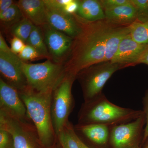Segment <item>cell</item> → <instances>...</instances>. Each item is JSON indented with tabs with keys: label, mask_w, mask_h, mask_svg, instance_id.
Listing matches in <instances>:
<instances>
[{
	"label": "cell",
	"mask_w": 148,
	"mask_h": 148,
	"mask_svg": "<svg viewBox=\"0 0 148 148\" xmlns=\"http://www.w3.org/2000/svg\"><path fill=\"white\" fill-rule=\"evenodd\" d=\"M75 15L81 26V31L73 39L71 50L64 65L66 73L76 77L84 69L103 62L106 42L116 25L106 19L90 22Z\"/></svg>",
	"instance_id": "obj_1"
},
{
	"label": "cell",
	"mask_w": 148,
	"mask_h": 148,
	"mask_svg": "<svg viewBox=\"0 0 148 148\" xmlns=\"http://www.w3.org/2000/svg\"><path fill=\"white\" fill-rule=\"evenodd\" d=\"M18 92L26 106L28 116L34 125L41 147H53L57 143V138L51 112L52 92H38L29 87Z\"/></svg>",
	"instance_id": "obj_2"
},
{
	"label": "cell",
	"mask_w": 148,
	"mask_h": 148,
	"mask_svg": "<svg viewBox=\"0 0 148 148\" xmlns=\"http://www.w3.org/2000/svg\"><path fill=\"white\" fill-rule=\"evenodd\" d=\"M143 114V111L117 106L103 93L83 103L79 112L77 124H100L111 127L135 120Z\"/></svg>",
	"instance_id": "obj_3"
},
{
	"label": "cell",
	"mask_w": 148,
	"mask_h": 148,
	"mask_svg": "<svg viewBox=\"0 0 148 148\" xmlns=\"http://www.w3.org/2000/svg\"><path fill=\"white\" fill-rule=\"evenodd\" d=\"M23 69L28 87L44 93L52 92L66 74L64 65L49 59L38 64L24 62Z\"/></svg>",
	"instance_id": "obj_4"
},
{
	"label": "cell",
	"mask_w": 148,
	"mask_h": 148,
	"mask_svg": "<svg viewBox=\"0 0 148 148\" xmlns=\"http://www.w3.org/2000/svg\"><path fill=\"white\" fill-rule=\"evenodd\" d=\"M76 79L75 76L66 73L52 92L51 112L53 129L57 137L69 122V115L75 106L72 88Z\"/></svg>",
	"instance_id": "obj_5"
},
{
	"label": "cell",
	"mask_w": 148,
	"mask_h": 148,
	"mask_svg": "<svg viewBox=\"0 0 148 148\" xmlns=\"http://www.w3.org/2000/svg\"><path fill=\"white\" fill-rule=\"evenodd\" d=\"M124 68L111 61H104L84 69L77 75L84 102L90 101L103 93L104 86L115 72Z\"/></svg>",
	"instance_id": "obj_6"
},
{
	"label": "cell",
	"mask_w": 148,
	"mask_h": 148,
	"mask_svg": "<svg viewBox=\"0 0 148 148\" xmlns=\"http://www.w3.org/2000/svg\"><path fill=\"white\" fill-rule=\"evenodd\" d=\"M24 61L12 52L3 35H0V72L4 81L18 91L28 87L23 71Z\"/></svg>",
	"instance_id": "obj_7"
},
{
	"label": "cell",
	"mask_w": 148,
	"mask_h": 148,
	"mask_svg": "<svg viewBox=\"0 0 148 148\" xmlns=\"http://www.w3.org/2000/svg\"><path fill=\"white\" fill-rule=\"evenodd\" d=\"M145 123L143 113L135 120L111 127L109 143L111 148H140Z\"/></svg>",
	"instance_id": "obj_8"
},
{
	"label": "cell",
	"mask_w": 148,
	"mask_h": 148,
	"mask_svg": "<svg viewBox=\"0 0 148 148\" xmlns=\"http://www.w3.org/2000/svg\"><path fill=\"white\" fill-rule=\"evenodd\" d=\"M26 123L0 111V128L8 132L12 137L14 148H41L37 137L29 131Z\"/></svg>",
	"instance_id": "obj_9"
},
{
	"label": "cell",
	"mask_w": 148,
	"mask_h": 148,
	"mask_svg": "<svg viewBox=\"0 0 148 148\" xmlns=\"http://www.w3.org/2000/svg\"><path fill=\"white\" fill-rule=\"evenodd\" d=\"M41 27L50 60L64 65L69 57L73 39L47 24Z\"/></svg>",
	"instance_id": "obj_10"
},
{
	"label": "cell",
	"mask_w": 148,
	"mask_h": 148,
	"mask_svg": "<svg viewBox=\"0 0 148 148\" xmlns=\"http://www.w3.org/2000/svg\"><path fill=\"white\" fill-rule=\"evenodd\" d=\"M46 8L47 24L53 29L73 39L81 31V26L75 14H69L63 10L51 5L44 0Z\"/></svg>",
	"instance_id": "obj_11"
},
{
	"label": "cell",
	"mask_w": 148,
	"mask_h": 148,
	"mask_svg": "<svg viewBox=\"0 0 148 148\" xmlns=\"http://www.w3.org/2000/svg\"><path fill=\"white\" fill-rule=\"evenodd\" d=\"M1 110L21 121L26 123L29 119L25 104L18 90L0 78Z\"/></svg>",
	"instance_id": "obj_12"
},
{
	"label": "cell",
	"mask_w": 148,
	"mask_h": 148,
	"mask_svg": "<svg viewBox=\"0 0 148 148\" xmlns=\"http://www.w3.org/2000/svg\"><path fill=\"white\" fill-rule=\"evenodd\" d=\"M147 45L136 42L130 34L122 40L111 61L114 64L122 65L124 68L138 64Z\"/></svg>",
	"instance_id": "obj_13"
},
{
	"label": "cell",
	"mask_w": 148,
	"mask_h": 148,
	"mask_svg": "<svg viewBox=\"0 0 148 148\" xmlns=\"http://www.w3.org/2000/svg\"><path fill=\"white\" fill-rule=\"evenodd\" d=\"M17 3L23 16L35 26L42 27L47 24L44 0H19Z\"/></svg>",
	"instance_id": "obj_14"
},
{
	"label": "cell",
	"mask_w": 148,
	"mask_h": 148,
	"mask_svg": "<svg viewBox=\"0 0 148 148\" xmlns=\"http://www.w3.org/2000/svg\"><path fill=\"white\" fill-rule=\"evenodd\" d=\"M104 12L106 20L116 26H129L137 20V11L130 0L125 4Z\"/></svg>",
	"instance_id": "obj_15"
},
{
	"label": "cell",
	"mask_w": 148,
	"mask_h": 148,
	"mask_svg": "<svg viewBox=\"0 0 148 148\" xmlns=\"http://www.w3.org/2000/svg\"><path fill=\"white\" fill-rule=\"evenodd\" d=\"M74 127L75 131H78L95 145L105 146L109 144L111 127L108 126L100 124H77Z\"/></svg>",
	"instance_id": "obj_16"
},
{
	"label": "cell",
	"mask_w": 148,
	"mask_h": 148,
	"mask_svg": "<svg viewBox=\"0 0 148 148\" xmlns=\"http://www.w3.org/2000/svg\"><path fill=\"white\" fill-rule=\"evenodd\" d=\"M79 6L76 15L90 22L106 19L105 12L98 0H78Z\"/></svg>",
	"instance_id": "obj_17"
},
{
	"label": "cell",
	"mask_w": 148,
	"mask_h": 148,
	"mask_svg": "<svg viewBox=\"0 0 148 148\" xmlns=\"http://www.w3.org/2000/svg\"><path fill=\"white\" fill-rule=\"evenodd\" d=\"M130 34L129 26H115L109 35L106 42L104 61H111L115 55L123 40Z\"/></svg>",
	"instance_id": "obj_18"
},
{
	"label": "cell",
	"mask_w": 148,
	"mask_h": 148,
	"mask_svg": "<svg viewBox=\"0 0 148 148\" xmlns=\"http://www.w3.org/2000/svg\"><path fill=\"white\" fill-rule=\"evenodd\" d=\"M26 44L29 45L34 48L42 58L50 60V56L45 41L43 33L40 27L34 25Z\"/></svg>",
	"instance_id": "obj_19"
},
{
	"label": "cell",
	"mask_w": 148,
	"mask_h": 148,
	"mask_svg": "<svg viewBox=\"0 0 148 148\" xmlns=\"http://www.w3.org/2000/svg\"><path fill=\"white\" fill-rule=\"evenodd\" d=\"M34 26L32 21L24 16L8 30L12 37L20 39L26 44Z\"/></svg>",
	"instance_id": "obj_20"
},
{
	"label": "cell",
	"mask_w": 148,
	"mask_h": 148,
	"mask_svg": "<svg viewBox=\"0 0 148 148\" xmlns=\"http://www.w3.org/2000/svg\"><path fill=\"white\" fill-rule=\"evenodd\" d=\"M24 17L17 2L11 7L0 13L1 25L8 29Z\"/></svg>",
	"instance_id": "obj_21"
},
{
	"label": "cell",
	"mask_w": 148,
	"mask_h": 148,
	"mask_svg": "<svg viewBox=\"0 0 148 148\" xmlns=\"http://www.w3.org/2000/svg\"><path fill=\"white\" fill-rule=\"evenodd\" d=\"M130 27L132 39L141 44L148 45V21L144 23L136 21Z\"/></svg>",
	"instance_id": "obj_22"
},
{
	"label": "cell",
	"mask_w": 148,
	"mask_h": 148,
	"mask_svg": "<svg viewBox=\"0 0 148 148\" xmlns=\"http://www.w3.org/2000/svg\"><path fill=\"white\" fill-rule=\"evenodd\" d=\"M74 127L69 122L57 136V141L61 148H80L74 137Z\"/></svg>",
	"instance_id": "obj_23"
},
{
	"label": "cell",
	"mask_w": 148,
	"mask_h": 148,
	"mask_svg": "<svg viewBox=\"0 0 148 148\" xmlns=\"http://www.w3.org/2000/svg\"><path fill=\"white\" fill-rule=\"evenodd\" d=\"M137 11L136 21L145 22L148 21V0H130Z\"/></svg>",
	"instance_id": "obj_24"
},
{
	"label": "cell",
	"mask_w": 148,
	"mask_h": 148,
	"mask_svg": "<svg viewBox=\"0 0 148 148\" xmlns=\"http://www.w3.org/2000/svg\"><path fill=\"white\" fill-rule=\"evenodd\" d=\"M18 56L19 58L24 62L42 58L34 48L28 44L25 45L23 50Z\"/></svg>",
	"instance_id": "obj_25"
},
{
	"label": "cell",
	"mask_w": 148,
	"mask_h": 148,
	"mask_svg": "<svg viewBox=\"0 0 148 148\" xmlns=\"http://www.w3.org/2000/svg\"><path fill=\"white\" fill-rule=\"evenodd\" d=\"M0 148H14L11 135L1 128H0Z\"/></svg>",
	"instance_id": "obj_26"
},
{
	"label": "cell",
	"mask_w": 148,
	"mask_h": 148,
	"mask_svg": "<svg viewBox=\"0 0 148 148\" xmlns=\"http://www.w3.org/2000/svg\"><path fill=\"white\" fill-rule=\"evenodd\" d=\"M143 113L145 117V126L144 130V134L142 143H144L148 138V89L143 99Z\"/></svg>",
	"instance_id": "obj_27"
},
{
	"label": "cell",
	"mask_w": 148,
	"mask_h": 148,
	"mask_svg": "<svg viewBox=\"0 0 148 148\" xmlns=\"http://www.w3.org/2000/svg\"><path fill=\"white\" fill-rule=\"evenodd\" d=\"M100 2L104 10L115 8L129 2L130 0H100Z\"/></svg>",
	"instance_id": "obj_28"
},
{
	"label": "cell",
	"mask_w": 148,
	"mask_h": 148,
	"mask_svg": "<svg viewBox=\"0 0 148 148\" xmlns=\"http://www.w3.org/2000/svg\"><path fill=\"white\" fill-rule=\"evenodd\" d=\"M26 45L22 40L16 37H12L10 41V49L14 53L18 55Z\"/></svg>",
	"instance_id": "obj_29"
},
{
	"label": "cell",
	"mask_w": 148,
	"mask_h": 148,
	"mask_svg": "<svg viewBox=\"0 0 148 148\" xmlns=\"http://www.w3.org/2000/svg\"><path fill=\"white\" fill-rule=\"evenodd\" d=\"M78 6V0H71L69 3L64 7L63 10L67 13L74 15L76 13Z\"/></svg>",
	"instance_id": "obj_30"
},
{
	"label": "cell",
	"mask_w": 148,
	"mask_h": 148,
	"mask_svg": "<svg viewBox=\"0 0 148 148\" xmlns=\"http://www.w3.org/2000/svg\"><path fill=\"white\" fill-rule=\"evenodd\" d=\"M15 3H16L12 0H1L0 13L8 9Z\"/></svg>",
	"instance_id": "obj_31"
},
{
	"label": "cell",
	"mask_w": 148,
	"mask_h": 148,
	"mask_svg": "<svg viewBox=\"0 0 148 148\" xmlns=\"http://www.w3.org/2000/svg\"><path fill=\"white\" fill-rule=\"evenodd\" d=\"M140 64L148 65V45H147L145 50L144 51L138 62V64Z\"/></svg>",
	"instance_id": "obj_32"
},
{
	"label": "cell",
	"mask_w": 148,
	"mask_h": 148,
	"mask_svg": "<svg viewBox=\"0 0 148 148\" xmlns=\"http://www.w3.org/2000/svg\"><path fill=\"white\" fill-rule=\"evenodd\" d=\"M73 133L74 137H75V139L76 140L77 144H78L80 148H90V147L88 146L78 136L77 132L75 131L74 127Z\"/></svg>",
	"instance_id": "obj_33"
},
{
	"label": "cell",
	"mask_w": 148,
	"mask_h": 148,
	"mask_svg": "<svg viewBox=\"0 0 148 148\" xmlns=\"http://www.w3.org/2000/svg\"><path fill=\"white\" fill-rule=\"evenodd\" d=\"M51 148H61V146H60V144H59L58 141H57V143H56V145L54 147Z\"/></svg>",
	"instance_id": "obj_34"
},
{
	"label": "cell",
	"mask_w": 148,
	"mask_h": 148,
	"mask_svg": "<svg viewBox=\"0 0 148 148\" xmlns=\"http://www.w3.org/2000/svg\"><path fill=\"white\" fill-rule=\"evenodd\" d=\"M145 148H148V143L147 145L146 146Z\"/></svg>",
	"instance_id": "obj_35"
}]
</instances>
